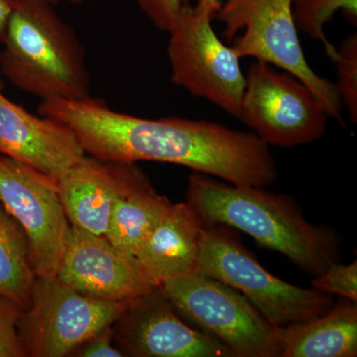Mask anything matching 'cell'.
Listing matches in <instances>:
<instances>
[{"instance_id": "6da1fadb", "label": "cell", "mask_w": 357, "mask_h": 357, "mask_svg": "<svg viewBox=\"0 0 357 357\" xmlns=\"http://www.w3.org/2000/svg\"><path fill=\"white\" fill-rule=\"evenodd\" d=\"M38 112L69 129L86 155L102 161L176 164L248 187H270L278 178L266 143L253 132L218 122L142 119L112 109L91 96L42 100Z\"/></svg>"}, {"instance_id": "7a4b0ae2", "label": "cell", "mask_w": 357, "mask_h": 357, "mask_svg": "<svg viewBox=\"0 0 357 357\" xmlns=\"http://www.w3.org/2000/svg\"><path fill=\"white\" fill-rule=\"evenodd\" d=\"M265 189L225 184L195 172L188 181L185 202L204 225L241 230L312 277L340 262L342 241L335 229L307 222L293 197Z\"/></svg>"}, {"instance_id": "3957f363", "label": "cell", "mask_w": 357, "mask_h": 357, "mask_svg": "<svg viewBox=\"0 0 357 357\" xmlns=\"http://www.w3.org/2000/svg\"><path fill=\"white\" fill-rule=\"evenodd\" d=\"M47 0H18L0 70L15 88L42 100L88 98L91 82L76 32Z\"/></svg>"}, {"instance_id": "277c9868", "label": "cell", "mask_w": 357, "mask_h": 357, "mask_svg": "<svg viewBox=\"0 0 357 357\" xmlns=\"http://www.w3.org/2000/svg\"><path fill=\"white\" fill-rule=\"evenodd\" d=\"M195 273L243 292L278 328L307 323L335 304L331 294L292 285L268 272L225 225H206Z\"/></svg>"}, {"instance_id": "5b68a950", "label": "cell", "mask_w": 357, "mask_h": 357, "mask_svg": "<svg viewBox=\"0 0 357 357\" xmlns=\"http://www.w3.org/2000/svg\"><path fill=\"white\" fill-rule=\"evenodd\" d=\"M215 18L239 58L251 57L294 75L318 98L328 117L344 124L337 86L307 63L292 13V0H227Z\"/></svg>"}, {"instance_id": "8992f818", "label": "cell", "mask_w": 357, "mask_h": 357, "mask_svg": "<svg viewBox=\"0 0 357 357\" xmlns=\"http://www.w3.org/2000/svg\"><path fill=\"white\" fill-rule=\"evenodd\" d=\"M160 289L183 319L234 357H280L278 326L229 286L194 272L169 279Z\"/></svg>"}, {"instance_id": "52a82bcc", "label": "cell", "mask_w": 357, "mask_h": 357, "mask_svg": "<svg viewBox=\"0 0 357 357\" xmlns=\"http://www.w3.org/2000/svg\"><path fill=\"white\" fill-rule=\"evenodd\" d=\"M128 304L86 297L57 277H36L17 321L20 344L27 357L70 356L114 325Z\"/></svg>"}, {"instance_id": "ba28073f", "label": "cell", "mask_w": 357, "mask_h": 357, "mask_svg": "<svg viewBox=\"0 0 357 357\" xmlns=\"http://www.w3.org/2000/svg\"><path fill=\"white\" fill-rule=\"evenodd\" d=\"M211 14L188 7L169 32L171 81L238 119L246 77L241 58L218 38Z\"/></svg>"}, {"instance_id": "9c48e42d", "label": "cell", "mask_w": 357, "mask_h": 357, "mask_svg": "<svg viewBox=\"0 0 357 357\" xmlns=\"http://www.w3.org/2000/svg\"><path fill=\"white\" fill-rule=\"evenodd\" d=\"M245 77L238 119L268 146H300L325 135L326 110L294 75L256 60Z\"/></svg>"}, {"instance_id": "30bf717a", "label": "cell", "mask_w": 357, "mask_h": 357, "mask_svg": "<svg viewBox=\"0 0 357 357\" xmlns=\"http://www.w3.org/2000/svg\"><path fill=\"white\" fill-rule=\"evenodd\" d=\"M0 202L27 234L35 276H57L70 229L57 182L27 164L0 155Z\"/></svg>"}, {"instance_id": "8fae6325", "label": "cell", "mask_w": 357, "mask_h": 357, "mask_svg": "<svg viewBox=\"0 0 357 357\" xmlns=\"http://www.w3.org/2000/svg\"><path fill=\"white\" fill-rule=\"evenodd\" d=\"M112 330L126 356L234 357L215 337L187 325L160 288L129 303Z\"/></svg>"}, {"instance_id": "7c38bea8", "label": "cell", "mask_w": 357, "mask_h": 357, "mask_svg": "<svg viewBox=\"0 0 357 357\" xmlns=\"http://www.w3.org/2000/svg\"><path fill=\"white\" fill-rule=\"evenodd\" d=\"M58 279L91 299L128 303L154 291L134 256L105 238L70 225Z\"/></svg>"}, {"instance_id": "4fadbf2b", "label": "cell", "mask_w": 357, "mask_h": 357, "mask_svg": "<svg viewBox=\"0 0 357 357\" xmlns=\"http://www.w3.org/2000/svg\"><path fill=\"white\" fill-rule=\"evenodd\" d=\"M0 155L27 164L55 181L86 156L69 129L31 114L1 93Z\"/></svg>"}, {"instance_id": "5bb4252c", "label": "cell", "mask_w": 357, "mask_h": 357, "mask_svg": "<svg viewBox=\"0 0 357 357\" xmlns=\"http://www.w3.org/2000/svg\"><path fill=\"white\" fill-rule=\"evenodd\" d=\"M138 167L86 155L57 178L59 196L72 227L105 236L115 202Z\"/></svg>"}, {"instance_id": "9a60e30c", "label": "cell", "mask_w": 357, "mask_h": 357, "mask_svg": "<svg viewBox=\"0 0 357 357\" xmlns=\"http://www.w3.org/2000/svg\"><path fill=\"white\" fill-rule=\"evenodd\" d=\"M204 227L198 213L185 202L173 204L154 227L135 258L156 287L174 277L194 273Z\"/></svg>"}, {"instance_id": "2e32d148", "label": "cell", "mask_w": 357, "mask_h": 357, "mask_svg": "<svg viewBox=\"0 0 357 357\" xmlns=\"http://www.w3.org/2000/svg\"><path fill=\"white\" fill-rule=\"evenodd\" d=\"M278 335L280 357H356V302L340 297L323 316L279 328Z\"/></svg>"}, {"instance_id": "e0dca14e", "label": "cell", "mask_w": 357, "mask_h": 357, "mask_svg": "<svg viewBox=\"0 0 357 357\" xmlns=\"http://www.w3.org/2000/svg\"><path fill=\"white\" fill-rule=\"evenodd\" d=\"M173 203L154 189L138 167L130 183L115 202L105 238L114 248L135 257L148 236Z\"/></svg>"}, {"instance_id": "ac0fdd59", "label": "cell", "mask_w": 357, "mask_h": 357, "mask_svg": "<svg viewBox=\"0 0 357 357\" xmlns=\"http://www.w3.org/2000/svg\"><path fill=\"white\" fill-rule=\"evenodd\" d=\"M35 278L27 234L0 202V295L25 310Z\"/></svg>"}, {"instance_id": "d6986e66", "label": "cell", "mask_w": 357, "mask_h": 357, "mask_svg": "<svg viewBox=\"0 0 357 357\" xmlns=\"http://www.w3.org/2000/svg\"><path fill=\"white\" fill-rule=\"evenodd\" d=\"M340 10L351 24L356 25L357 0H292L293 18L298 31L321 41L332 61L337 48L326 39L324 28Z\"/></svg>"}, {"instance_id": "ffe728a7", "label": "cell", "mask_w": 357, "mask_h": 357, "mask_svg": "<svg viewBox=\"0 0 357 357\" xmlns=\"http://www.w3.org/2000/svg\"><path fill=\"white\" fill-rule=\"evenodd\" d=\"M337 66L338 95L344 109H347L351 122H357V34L351 33L337 49L333 59Z\"/></svg>"}, {"instance_id": "44dd1931", "label": "cell", "mask_w": 357, "mask_h": 357, "mask_svg": "<svg viewBox=\"0 0 357 357\" xmlns=\"http://www.w3.org/2000/svg\"><path fill=\"white\" fill-rule=\"evenodd\" d=\"M312 289L321 292L338 295L357 302V262L344 265L335 263L311 282Z\"/></svg>"}, {"instance_id": "7402d4cb", "label": "cell", "mask_w": 357, "mask_h": 357, "mask_svg": "<svg viewBox=\"0 0 357 357\" xmlns=\"http://www.w3.org/2000/svg\"><path fill=\"white\" fill-rule=\"evenodd\" d=\"M22 307L0 295V357H27L17 335V321Z\"/></svg>"}, {"instance_id": "603a6c76", "label": "cell", "mask_w": 357, "mask_h": 357, "mask_svg": "<svg viewBox=\"0 0 357 357\" xmlns=\"http://www.w3.org/2000/svg\"><path fill=\"white\" fill-rule=\"evenodd\" d=\"M141 10L160 31L169 33L188 7L190 0H137Z\"/></svg>"}, {"instance_id": "cb8c5ba5", "label": "cell", "mask_w": 357, "mask_h": 357, "mask_svg": "<svg viewBox=\"0 0 357 357\" xmlns=\"http://www.w3.org/2000/svg\"><path fill=\"white\" fill-rule=\"evenodd\" d=\"M112 326L98 333L95 337L81 345L75 351V356L83 357H121L124 356L121 349L112 344L114 342Z\"/></svg>"}, {"instance_id": "d4e9b609", "label": "cell", "mask_w": 357, "mask_h": 357, "mask_svg": "<svg viewBox=\"0 0 357 357\" xmlns=\"http://www.w3.org/2000/svg\"><path fill=\"white\" fill-rule=\"evenodd\" d=\"M18 0H0V44L6 39L7 28Z\"/></svg>"}, {"instance_id": "484cf974", "label": "cell", "mask_w": 357, "mask_h": 357, "mask_svg": "<svg viewBox=\"0 0 357 357\" xmlns=\"http://www.w3.org/2000/svg\"><path fill=\"white\" fill-rule=\"evenodd\" d=\"M220 4H222L220 0H198V3L195 6V8L202 13L211 14L215 18V14L220 8Z\"/></svg>"}, {"instance_id": "4316f807", "label": "cell", "mask_w": 357, "mask_h": 357, "mask_svg": "<svg viewBox=\"0 0 357 357\" xmlns=\"http://www.w3.org/2000/svg\"><path fill=\"white\" fill-rule=\"evenodd\" d=\"M67 1L72 4H81L83 3L84 0H67Z\"/></svg>"}, {"instance_id": "83f0119b", "label": "cell", "mask_w": 357, "mask_h": 357, "mask_svg": "<svg viewBox=\"0 0 357 357\" xmlns=\"http://www.w3.org/2000/svg\"><path fill=\"white\" fill-rule=\"evenodd\" d=\"M47 1L50 2V3L54 4L55 6L56 3L59 1V0H47Z\"/></svg>"}, {"instance_id": "f1b7e54d", "label": "cell", "mask_w": 357, "mask_h": 357, "mask_svg": "<svg viewBox=\"0 0 357 357\" xmlns=\"http://www.w3.org/2000/svg\"><path fill=\"white\" fill-rule=\"evenodd\" d=\"M0 88H1V83H0Z\"/></svg>"}]
</instances>
